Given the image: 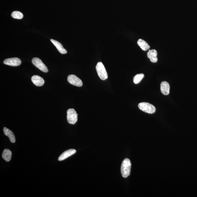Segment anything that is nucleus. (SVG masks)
<instances>
[{
	"instance_id": "obj_16",
	"label": "nucleus",
	"mask_w": 197,
	"mask_h": 197,
	"mask_svg": "<svg viewBox=\"0 0 197 197\" xmlns=\"http://www.w3.org/2000/svg\"><path fill=\"white\" fill-rule=\"evenodd\" d=\"M144 77V74H137L133 78V81L135 84H138L140 83Z\"/></svg>"
},
{
	"instance_id": "obj_12",
	"label": "nucleus",
	"mask_w": 197,
	"mask_h": 197,
	"mask_svg": "<svg viewBox=\"0 0 197 197\" xmlns=\"http://www.w3.org/2000/svg\"><path fill=\"white\" fill-rule=\"evenodd\" d=\"M161 91L164 95H168L169 94L170 85L166 81L162 82L161 84Z\"/></svg>"
},
{
	"instance_id": "obj_3",
	"label": "nucleus",
	"mask_w": 197,
	"mask_h": 197,
	"mask_svg": "<svg viewBox=\"0 0 197 197\" xmlns=\"http://www.w3.org/2000/svg\"><path fill=\"white\" fill-rule=\"evenodd\" d=\"M138 106L139 109L147 113L152 114L156 112V108L153 105L148 103H139Z\"/></svg>"
},
{
	"instance_id": "obj_13",
	"label": "nucleus",
	"mask_w": 197,
	"mask_h": 197,
	"mask_svg": "<svg viewBox=\"0 0 197 197\" xmlns=\"http://www.w3.org/2000/svg\"><path fill=\"white\" fill-rule=\"evenodd\" d=\"M3 132L9 138L11 142L14 143L16 142V138L12 131L5 127L4 128Z\"/></svg>"
},
{
	"instance_id": "obj_11",
	"label": "nucleus",
	"mask_w": 197,
	"mask_h": 197,
	"mask_svg": "<svg viewBox=\"0 0 197 197\" xmlns=\"http://www.w3.org/2000/svg\"><path fill=\"white\" fill-rule=\"evenodd\" d=\"M51 41L61 54H65L67 53L66 50L63 47V45L59 42L53 39H51Z\"/></svg>"
},
{
	"instance_id": "obj_5",
	"label": "nucleus",
	"mask_w": 197,
	"mask_h": 197,
	"mask_svg": "<svg viewBox=\"0 0 197 197\" xmlns=\"http://www.w3.org/2000/svg\"><path fill=\"white\" fill-rule=\"evenodd\" d=\"M32 62L34 66L39 68L42 72L45 73L48 72V70L47 67L42 62L41 59L35 57V58L32 59Z\"/></svg>"
},
{
	"instance_id": "obj_4",
	"label": "nucleus",
	"mask_w": 197,
	"mask_h": 197,
	"mask_svg": "<svg viewBox=\"0 0 197 197\" xmlns=\"http://www.w3.org/2000/svg\"><path fill=\"white\" fill-rule=\"evenodd\" d=\"M78 115L73 108L68 109L67 112V119L69 123L72 125L75 124L78 121Z\"/></svg>"
},
{
	"instance_id": "obj_9",
	"label": "nucleus",
	"mask_w": 197,
	"mask_h": 197,
	"mask_svg": "<svg viewBox=\"0 0 197 197\" xmlns=\"http://www.w3.org/2000/svg\"><path fill=\"white\" fill-rule=\"evenodd\" d=\"M32 81L34 85L41 87L44 84L45 81L43 78L38 75H34L32 77Z\"/></svg>"
},
{
	"instance_id": "obj_15",
	"label": "nucleus",
	"mask_w": 197,
	"mask_h": 197,
	"mask_svg": "<svg viewBox=\"0 0 197 197\" xmlns=\"http://www.w3.org/2000/svg\"><path fill=\"white\" fill-rule=\"evenodd\" d=\"M138 45L140 47L142 50L146 51L150 48V46L146 41L143 40L139 39L137 41Z\"/></svg>"
},
{
	"instance_id": "obj_7",
	"label": "nucleus",
	"mask_w": 197,
	"mask_h": 197,
	"mask_svg": "<svg viewBox=\"0 0 197 197\" xmlns=\"http://www.w3.org/2000/svg\"><path fill=\"white\" fill-rule=\"evenodd\" d=\"M4 64L8 65V66H17L21 64V61L20 59L17 57L14 58H9L5 59L4 61Z\"/></svg>"
},
{
	"instance_id": "obj_2",
	"label": "nucleus",
	"mask_w": 197,
	"mask_h": 197,
	"mask_svg": "<svg viewBox=\"0 0 197 197\" xmlns=\"http://www.w3.org/2000/svg\"><path fill=\"white\" fill-rule=\"evenodd\" d=\"M96 68L97 74L101 80H104L108 79V73L106 68L102 62H99L97 63Z\"/></svg>"
},
{
	"instance_id": "obj_1",
	"label": "nucleus",
	"mask_w": 197,
	"mask_h": 197,
	"mask_svg": "<svg viewBox=\"0 0 197 197\" xmlns=\"http://www.w3.org/2000/svg\"><path fill=\"white\" fill-rule=\"evenodd\" d=\"M131 162L128 158H126L122 162L121 166V173L122 177L127 178L130 175L131 172Z\"/></svg>"
},
{
	"instance_id": "obj_10",
	"label": "nucleus",
	"mask_w": 197,
	"mask_h": 197,
	"mask_svg": "<svg viewBox=\"0 0 197 197\" xmlns=\"http://www.w3.org/2000/svg\"><path fill=\"white\" fill-rule=\"evenodd\" d=\"M157 51L155 49L150 50L147 53V56L150 59V62L153 63L157 62Z\"/></svg>"
},
{
	"instance_id": "obj_6",
	"label": "nucleus",
	"mask_w": 197,
	"mask_h": 197,
	"mask_svg": "<svg viewBox=\"0 0 197 197\" xmlns=\"http://www.w3.org/2000/svg\"><path fill=\"white\" fill-rule=\"evenodd\" d=\"M68 81L71 85L76 86L80 87L83 84L81 79L74 74L69 75L67 78Z\"/></svg>"
},
{
	"instance_id": "obj_14",
	"label": "nucleus",
	"mask_w": 197,
	"mask_h": 197,
	"mask_svg": "<svg viewBox=\"0 0 197 197\" xmlns=\"http://www.w3.org/2000/svg\"><path fill=\"white\" fill-rule=\"evenodd\" d=\"M11 156H12V153L10 150L8 149H5L3 150L2 154V157L3 159L7 162L10 161Z\"/></svg>"
},
{
	"instance_id": "obj_17",
	"label": "nucleus",
	"mask_w": 197,
	"mask_h": 197,
	"mask_svg": "<svg viewBox=\"0 0 197 197\" xmlns=\"http://www.w3.org/2000/svg\"><path fill=\"white\" fill-rule=\"evenodd\" d=\"M11 17L13 18L16 19H22L23 18V14L22 13L19 11H14L12 13L11 15Z\"/></svg>"
},
{
	"instance_id": "obj_8",
	"label": "nucleus",
	"mask_w": 197,
	"mask_h": 197,
	"mask_svg": "<svg viewBox=\"0 0 197 197\" xmlns=\"http://www.w3.org/2000/svg\"><path fill=\"white\" fill-rule=\"evenodd\" d=\"M76 152V150L74 149H70V150L65 151L59 157L58 160L59 161L64 160L71 156L72 155L75 154Z\"/></svg>"
}]
</instances>
